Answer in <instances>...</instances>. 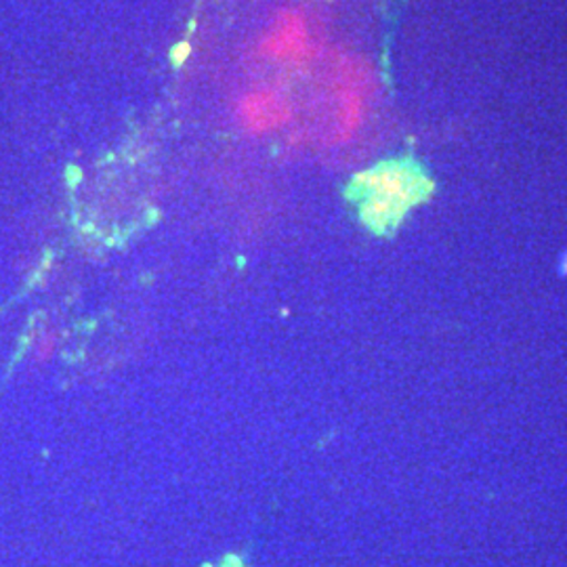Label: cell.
Returning <instances> with one entry per match:
<instances>
[{
  "instance_id": "6da1fadb",
  "label": "cell",
  "mask_w": 567,
  "mask_h": 567,
  "mask_svg": "<svg viewBox=\"0 0 567 567\" xmlns=\"http://www.w3.org/2000/svg\"><path fill=\"white\" fill-rule=\"evenodd\" d=\"M435 183L423 164L414 158H393L358 173L349 187L347 198L360 203L362 224L379 234H391L404 221L405 215L431 198Z\"/></svg>"
},
{
  "instance_id": "7a4b0ae2",
  "label": "cell",
  "mask_w": 567,
  "mask_h": 567,
  "mask_svg": "<svg viewBox=\"0 0 567 567\" xmlns=\"http://www.w3.org/2000/svg\"><path fill=\"white\" fill-rule=\"evenodd\" d=\"M240 121L250 133H267L290 118V105L278 93H252L240 102Z\"/></svg>"
},
{
  "instance_id": "3957f363",
  "label": "cell",
  "mask_w": 567,
  "mask_h": 567,
  "mask_svg": "<svg viewBox=\"0 0 567 567\" xmlns=\"http://www.w3.org/2000/svg\"><path fill=\"white\" fill-rule=\"evenodd\" d=\"M267 55L299 60L309 55V37L303 20L295 13H284L278 28L267 37L264 44Z\"/></svg>"
},
{
  "instance_id": "277c9868",
  "label": "cell",
  "mask_w": 567,
  "mask_h": 567,
  "mask_svg": "<svg viewBox=\"0 0 567 567\" xmlns=\"http://www.w3.org/2000/svg\"><path fill=\"white\" fill-rule=\"evenodd\" d=\"M189 53H192L189 42H179V44H175V47H173V51H171V61H173V65H175V68H182L185 60L189 58Z\"/></svg>"
}]
</instances>
